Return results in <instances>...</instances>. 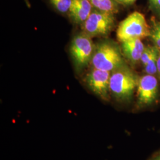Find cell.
Masks as SVG:
<instances>
[{"label": "cell", "mask_w": 160, "mask_h": 160, "mask_svg": "<svg viewBox=\"0 0 160 160\" xmlns=\"http://www.w3.org/2000/svg\"><path fill=\"white\" fill-rule=\"evenodd\" d=\"M157 69H158V74H159L160 76V51H159V55H158V61H157Z\"/></svg>", "instance_id": "cell-16"}, {"label": "cell", "mask_w": 160, "mask_h": 160, "mask_svg": "<svg viewBox=\"0 0 160 160\" xmlns=\"http://www.w3.org/2000/svg\"><path fill=\"white\" fill-rule=\"evenodd\" d=\"M151 6L157 11H160V0H149Z\"/></svg>", "instance_id": "cell-14"}, {"label": "cell", "mask_w": 160, "mask_h": 160, "mask_svg": "<svg viewBox=\"0 0 160 160\" xmlns=\"http://www.w3.org/2000/svg\"><path fill=\"white\" fill-rule=\"evenodd\" d=\"M91 63L94 68L110 72L126 64L119 47L109 41L95 45Z\"/></svg>", "instance_id": "cell-2"}, {"label": "cell", "mask_w": 160, "mask_h": 160, "mask_svg": "<svg viewBox=\"0 0 160 160\" xmlns=\"http://www.w3.org/2000/svg\"><path fill=\"white\" fill-rule=\"evenodd\" d=\"M138 104L147 106L156 100L158 92V80L154 75H145L139 78L137 86Z\"/></svg>", "instance_id": "cell-7"}, {"label": "cell", "mask_w": 160, "mask_h": 160, "mask_svg": "<svg viewBox=\"0 0 160 160\" xmlns=\"http://www.w3.org/2000/svg\"><path fill=\"white\" fill-rule=\"evenodd\" d=\"M95 45L92 38L84 32L77 34L71 42L69 51L75 67L80 71L91 63Z\"/></svg>", "instance_id": "cell-4"}, {"label": "cell", "mask_w": 160, "mask_h": 160, "mask_svg": "<svg viewBox=\"0 0 160 160\" xmlns=\"http://www.w3.org/2000/svg\"><path fill=\"white\" fill-rule=\"evenodd\" d=\"M93 8L100 11L116 14L119 12L120 4L116 0H89Z\"/></svg>", "instance_id": "cell-10"}, {"label": "cell", "mask_w": 160, "mask_h": 160, "mask_svg": "<svg viewBox=\"0 0 160 160\" xmlns=\"http://www.w3.org/2000/svg\"></svg>", "instance_id": "cell-19"}, {"label": "cell", "mask_w": 160, "mask_h": 160, "mask_svg": "<svg viewBox=\"0 0 160 160\" xmlns=\"http://www.w3.org/2000/svg\"><path fill=\"white\" fill-rule=\"evenodd\" d=\"M25 1H26V3H27V4H28V0H25Z\"/></svg>", "instance_id": "cell-17"}, {"label": "cell", "mask_w": 160, "mask_h": 160, "mask_svg": "<svg viewBox=\"0 0 160 160\" xmlns=\"http://www.w3.org/2000/svg\"><path fill=\"white\" fill-rule=\"evenodd\" d=\"M151 29L143 14L135 12L122 20L118 26L116 36L121 43L132 39L150 36Z\"/></svg>", "instance_id": "cell-3"}, {"label": "cell", "mask_w": 160, "mask_h": 160, "mask_svg": "<svg viewBox=\"0 0 160 160\" xmlns=\"http://www.w3.org/2000/svg\"><path fill=\"white\" fill-rule=\"evenodd\" d=\"M114 14L92 8L90 16L82 23V32L92 38L108 35L114 26Z\"/></svg>", "instance_id": "cell-5"}, {"label": "cell", "mask_w": 160, "mask_h": 160, "mask_svg": "<svg viewBox=\"0 0 160 160\" xmlns=\"http://www.w3.org/2000/svg\"><path fill=\"white\" fill-rule=\"evenodd\" d=\"M52 6L61 13L68 12L72 4V0H49Z\"/></svg>", "instance_id": "cell-12"}, {"label": "cell", "mask_w": 160, "mask_h": 160, "mask_svg": "<svg viewBox=\"0 0 160 160\" xmlns=\"http://www.w3.org/2000/svg\"><path fill=\"white\" fill-rule=\"evenodd\" d=\"M111 72L93 68L86 75L85 81L88 88L103 100L110 99V79Z\"/></svg>", "instance_id": "cell-6"}, {"label": "cell", "mask_w": 160, "mask_h": 160, "mask_svg": "<svg viewBox=\"0 0 160 160\" xmlns=\"http://www.w3.org/2000/svg\"><path fill=\"white\" fill-rule=\"evenodd\" d=\"M120 4L123 6H129L134 3L137 0H116Z\"/></svg>", "instance_id": "cell-15"}, {"label": "cell", "mask_w": 160, "mask_h": 160, "mask_svg": "<svg viewBox=\"0 0 160 160\" xmlns=\"http://www.w3.org/2000/svg\"><path fill=\"white\" fill-rule=\"evenodd\" d=\"M160 160V159H159V160Z\"/></svg>", "instance_id": "cell-18"}, {"label": "cell", "mask_w": 160, "mask_h": 160, "mask_svg": "<svg viewBox=\"0 0 160 160\" xmlns=\"http://www.w3.org/2000/svg\"><path fill=\"white\" fill-rule=\"evenodd\" d=\"M122 53L132 63L136 64L141 61L145 47L141 39H132L122 43Z\"/></svg>", "instance_id": "cell-9"}, {"label": "cell", "mask_w": 160, "mask_h": 160, "mask_svg": "<svg viewBox=\"0 0 160 160\" xmlns=\"http://www.w3.org/2000/svg\"><path fill=\"white\" fill-rule=\"evenodd\" d=\"M159 51L160 50L156 46H154L152 54L149 58L147 63L143 67L144 70L147 74L152 75L155 76V75L158 74L157 61L159 55Z\"/></svg>", "instance_id": "cell-11"}, {"label": "cell", "mask_w": 160, "mask_h": 160, "mask_svg": "<svg viewBox=\"0 0 160 160\" xmlns=\"http://www.w3.org/2000/svg\"><path fill=\"white\" fill-rule=\"evenodd\" d=\"M92 8L89 0H72L69 16L73 23L81 25L90 16Z\"/></svg>", "instance_id": "cell-8"}, {"label": "cell", "mask_w": 160, "mask_h": 160, "mask_svg": "<svg viewBox=\"0 0 160 160\" xmlns=\"http://www.w3.org/2000/svg\"><path fill=\"white\" fill-rule=\"evenodd\" d=\"M150 36L154 43L155 46L160 51V23L154 22Z\"/></svg>", "instance_id": "cell-13"}, {"label": "cell", "mask_w": 160, "mask_h": 160, "mask_svg": "<svg viewBox=\"0 0 160 160\" xmlns=\"http://www.w3.org/2000/svg\"><path fill=\"white\" fill-rule=\"evenodd\" d=\"M138 81L137 75L125 64L111 72L110 93L119 102H128L137 88Z\"/></svg>", "instance_id": "cell-1"}]
</instances>
